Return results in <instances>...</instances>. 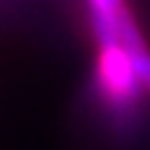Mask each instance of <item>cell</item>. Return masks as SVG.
I'll return each mask as SVG.
<instances>
[{"instance_id":"1","label":"cell","mask_w":150,"mask_h":150,"mask_svg":"<svg viewBox=\"0 0 150 150\" xmlns=\"http://www.w3.org/2000/svg\"><path fill=\"white\" fill-rule=\"evenodd\" d=\"M86 7L97 44L141 39L136 25L132 23L127 0H86Z\"/></svg>"}]
</instances>
